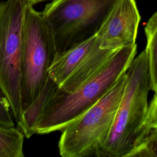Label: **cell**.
Segmentation results:
<instances>
[{
	"mask_svg": "<svg viewBox=\"0 0 157 157\" xmlns=\"http://www.w3.org/2000/svg\"><path fill=\"white\" fill-rule=\"evenodd\" d=\"M152 129H157V93L155 94L148 106L146 117L142 126L141 141Z\"/></svg>",
	"mask_w": 157,
	"mask_h": 157,
	"instance_id": "14",
	"label": "cell"
},
{
	"mask_svg": "<svg viewBox=\"0 0 157 157\" xmlns=\"http://www.w3.org/2000/svg\"><path fill=\"white\" fill-rule=\"evenodd\" d=\"M126 72L95 104L67 124L58 143L63 157H82L95 155L106 140L121 101Z\"/></svg>",
	"mask_w": 157,
	"mask_h": 157,
	"instance_id": "4",
	"label": "cell"
},
{
	"mask_svg": "<svg viewBox=\"0 0 157 157\" xmlns=\"http://www.w3.org/2000/svg\"><path fill=\"white\" fill-rule=\"evenodd\" d=\"M150 90L148 63L144 50L134 58L126 72L124 90L113 124L96 156H128L139 144Z\"/></svg>",
	"mask_w": 157,
	"mask_h": 157,
	"instance_id": "2",
	"label": "cell"
},
{
	"mask_svg": "<svg viewBox=\"0 0 157 157\" xmlns=\"http://www.w3.org/2000/svg\"><path fill=\"white\" fill-rule=\"evenodd\" d=\"M0 124L8 126H15L9 103L0 91Z\"/></svg>",
	"mask_w": 157,
	"mask_h": 157,
	"instance_id": "15",
	"label": "cell"
},
{
	"mask_svg": "<svg viewBox=\"0 0 157 157\" xmlns=\"http://www.w3.org/2000/svg\"><path fill=\"white\" fill-rule=\"evenodd\" d=\"M24 138L18 128L0 124V157H23Z\"/></svg>",
	"mask_w": 157,
	"mask_h": 157,
	"instance_id": "12",
	"label": "cell"
},
{
	"mask_svg": "<svg viewBox=\"0 0 157 157\" xmlns=\"http://www.w3.org/2000/svg\"><path fill=\"white\" fill-rule=\"evenodd\" d=\"M57 52L42 13L26 2L21 57V104L26 109L39 94Z\"/></svg>",
	"mask_w": 157,
	"mask_h": 157,
	"instance_id": "5",
	"label": "cell"
},
{
	"mask_svg": "<svg viewBox=\"0 0 157 157\" xmlns=\"http://www.w3.org/2000/svg\"><path fill=\"white\" fill-rule=\"evenodd\" d=\"M120 0H52L42 13L57 55L96 35Z\"/></svg>",
	"mask_w": 157,
	"mask_h": 157,
	"instance_id": "3",
	"label": "cell"
},
{
	"mask_svg": "<svg viewBox=\"0 0 157 157\" xmlns=\"http://www.w3.org/2000/svg\"><path fill=\"white\" fill-rule=\"evenodd\" d=\"M58 87L57 83L48 76L39 94L26 109L22 111L20 122L17 125L26 138L28 139L35 134V127L48 102Z\"/></svg>",
	"mask_w": 157,
	"mask_h": 157,
	"instance_id": "10",
	"label": "cell"
},
{
	"mask_svg": "<svg viewBox=\"0 0 157 157\" xmlns=\"http://www.w3.org/2000/svg\"><path fill=\"white\" fill-rule=\"evenodd\" d=\"M147 45L145 49L149 67L151 90L157 93V11L145 27Z\"/></svg>",
	"mask_w": 157,
	"mask_h": 157,
	"instance_id": "11",
	"label": "cell"
},
{
	"mask_svg": "<svg viewBox=\"0 0 157 157\" xmlns=\"http://www.w3.org/2000/svg\"><path fill=\"white\" fill-rule=\"evenodd\" d=\"M137 53V44L124 46L100 71L72 92L56 88L36 127L35 134L63 130L99 101L127 72Z\"/></svg>",
	"mask_w": 157,
	"mask_h": 157,
	"instance_id": "1",
	"label": "cell"
},
{
	"mask_svg": "<svg viewBox=\"0 0 157 157\" xmlns=\"http://www.w3.org/2000/svg\"><path fill=\"white\" fill-rule=\"evenodd\" d=\"M95 39L93 37L77 44L57 55L48 71V74L59 86L78 66Z\"/></svg>",
	"mask_w": 157,
	"mask_h": 157,
	"instance_id": "9",
	"label": "cell"
},
{
	"mask_svg": "<svg viewBox=\"0 0 157 157\" xmlns=\"http://www.w3.org/2000/svg\"><path fill=\"white\" fill-rule=\"evenodd\" d=\"M140 20L135 0H120L96 34L99 47L121 48L136 44Z\"/></svg>",
	"mask_w": 157,
	"mask_h": 157,
	"instance_id": "7",
	"label": "cell"
},
{
	"mask_svg": "<svg viewBox=\"0 0 157 157\" xmlns=\"http://www.w3.org/2000/svg\"><path fill=\"white\" fill-rule=\"evenodd\" d=\"M25 1H26V2H28L31 4H32L33 6L34 4H36L39 2H41L43 1H49V0H24Z\"/></svg>",
	"mask_w": 157,
	"mask_h": 157,
	"instance_id": "16",
	"label": "cell"
},
{
	"mask_svg": "<svg viewBox=\"0 0 157 157\" xmlns=\"http://www.w3.org/2000/svg\"><path fill=\"white\" fill-rule=\"evenodd\" d=\"M26 1L0 2V91L17 124L20 122L21 57Z\"/></svg>",
	"mask_w": 157,
	"mask_h": 157,
	"instance_id": "6",
	"label": "cell"
},
{
	"mask_svg": "<svg viewBox=\"0 0 157 157\" xmlns=\"http://www.w3.org/2000/svg\"><path fill=\"white\" fill-rule=\"evenodd\" d=\"M121 48L100 47L95 35L93 44L78 66L58 88L65 92L73 91L100 71Z\"/></svg>",
	"mask_w": 157,
	"mask_h": 157,
	"instance_id": "8",
	"label": "cell"
},
{
	"mask_svg": "<svg viewBox=\"0 0 157 157\" xmlns=\"http://www.w3.org/2000/svg\"><path fill=\"white\" fill-rule=\"evenodd\" d=\"M128 156L157 157V129H152Z\"/></svg>",
	"mask_w": 157,
	"mask_h": 157,
	"instance_id": "13",
	"label": "cell"
}]
</instances>
